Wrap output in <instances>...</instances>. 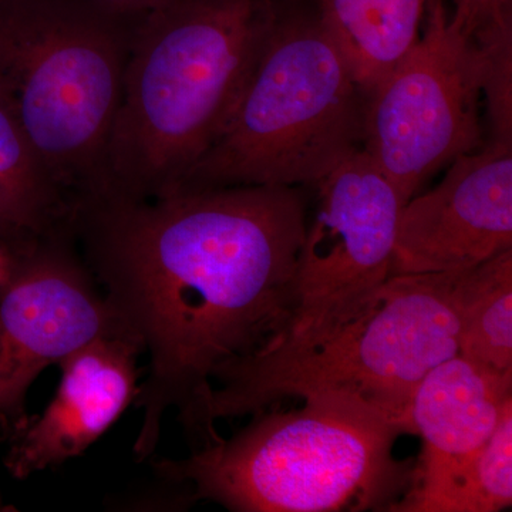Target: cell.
<instances>
[{
	"label": "cell",
	"mask_w": 512,
	"mask_h": 512,
	"mask_svg": "<svg viewBox=\"0 0 512 512\" xmlns=\"http://www.w3.org/2000/svg\"><path fill=\"white\" fill-rule=\"evenodd\" d=\"M450 164L400 210L390 276L467 271L512 248V146L491 141Z\"/></svg>",
	"instance_id": "10"
},
{
	"label": "cell",
	"mask_w": 512,
	"mask_h": 512,
	"mask_svg": "<svg viewBox=\"0 0 512 512\" xmlns=\"http://www.w3.org/2000/svg\"><path fill=\"white\" fill-rule=\"evenodd\" d=\"M103 335L130 333L84 264L70 229L15 249L12 274L0 286V443L28 423V394L37 377Z\"/></svg>",
	"instance_id": "9"
},
{
	"label": "cell",
	"mask_w": 512,
	"mask_h": 512,
	"mask_svg": "<svg viewBox=\"0 0 512 512\" xmlns=\"http://www.w3.org/2000/svg\"><path fill=\"white\" fill-rule=\"evenodd\" d=\"M141 353L133 336L103 335L64 357L55 396L9 440V476L28 480L97 443L136 400Z\"/></svg>",
	"instance_id": "11"
},
{
	"label": "cell",
	"mask_w": 512,
	"mask_h": 512,
	"mask_svg": "<svg viewBox=\"0 0 512 512\" xmlns=\"http://www.w3.org/2000/svg\"><path fill=\"white\" fill-rule=\"evenodd\" d=\"M457 272L392 275L365 315L316 348L285 357H251L217 380L215 421L248 416L288 397L355 394L404 434L424 376L458 355Z\"/></svg>",
	"instance_id": "6"
},
{
	"label": "cell",
	"mask_w": 512,
	"mask_h": 512,
	"mask_svg": "<svg viewBox=\"0 0 512 512\" xmlns=\"http://www.w3.org/2000/svg\"><path fill=\"white\" fill-rule=\"evenodd\" d=\"M458 355L512 377V248L457 272Z\"/></svg>",
	"instance_id": "16"
},
{
	"label": "cell",
	"mask_w": 512,
	"mask_h": 512,
	"mask_svg": "<svg viewBox=\"0 0 512 512\" xmlns=\"http://www.w3.org/2000/svg\"><path fill=\"white\" fill-rule=\"evenodd\" d=\"M301 409L262 410L231 439L151 464L181 505L234 512L387 511L412 464L393 454L404 431L359 396L320 392Z\"/></svg>",
	"instance_id": "3"
},
{
	"label": "cell",
	"mask_w": 512,
	"mask_h": 512,
	"mask_svg": "<svg viewBox=\"0 0 512 512\" xmlns=\"http://www.w3.org/2000/svg\"><path fill=\"white\" fill-rule=\"evenodd\" d=\"M306 211L302 187L286 185L101 197L74 208V244L148 356L134 400L138 461L153 458L168 412L191 451L221 439L211 414L215 383L288 328Z\"/></svg>",
	"instance_id": "1"
},
{
	"label": "cell",
	"mask_w": 512,
	"mask_h": 512,
	"mask_svg": "<svg viewBox=\"0 0 512 512\" xmlns=\"http://www.w3.org/2000/svg\"><path fill=\"white\" fill-rule=\"evenodd\" d=\"M471 39L477 49L491 141L512 146V25L484 30Z\"/></svg>",
	"instance_id": "17"
},
{
	"label": "cell",
	"mask_w": 512,
	"mask_h": 512,
	"mask_svg": "<svg viewBox=\"0 0 512 512\" xmlns=\"http://www.w3.org/2000/svg\"><path fill=\"white\" fill-rule=\"evenodd\" d=\"M94 2L119 12L146 15L150 10L158 8L165 0H94Z\"/></svg>",
	"instance_id": "19"
},
{
	"label": "cell",
	"mask_w": 512,
	"mask_h": 512,
	"mask_svg": "<svg viewBox=\"0 0 512 512\" xmlns=\"http://www.w3.org/2000/svg\"><path fill=\"white\" fill-rule=\"evenodd\" d=\"M365 106L316 9L279 5L227 123L170 192L318 183L362 148Z\"/></svg>",
	"instance_id": "5"
},
{
	"label": "cell",
	"mask_w": 512,
	"mask_h": 512,
	"mask_svg": "<svg viewBox=\"0 0 512 512\" xmlns=\"http://www.w3.org/2000/svg\"><path fill=\"white\" fill-rule=\"evenodd\" d=\"M426 16L419 42L367 97L363 117V151L403 205L481 143L476 45L451 23L446 0H429Z\"/></svg>",
	"instance_id": "8"
},
{
	"label": "cell",
	"mask_w": 512,
	"mask_h": 512,
	"mask_svg": "<svg viewBox=\"0 0 512 512\" xmlns=\"http://www.w3.org/2000/svg\"><path fill=\"white\" fill-rule=\"evenodd\" d=\"M143 16L94 0H0V100L72 212L106 190L111 134Z\"/></svg>",
	"instance_id": "4"
},
{
	"label": "cell",
	"mask_w": 512,
	"mask_h": 512,
	"mask_svg": "<svg viewBox=\"0 0 512 512\" xmlns=\"http://www.w3.org/2000/svg\"><path fill=\"white\" fill-rule=\"evenodd\" d=\"M451 3V23L468 37L512 25V0H451Z\"/></svg>",
	"instance_id": "18"
},
{
	"label": "cell",
	"mask_w": 512,
	"mask_h": 512,
	"mask_svg": "<svg viewBox=\"0 0 512 512\" xmlns=\"http://www.w3.org/2000/svg\"><path fill=\"white\" fill-rule=\"evenodd\" d=\"M13 264H15V249L0 244V286L8 281L12 274Z\"/></svg>",
	"instance_id": "20"
},
{
	"label": "cell",
	"mask_w": 512,
	"mask_h": 512,
	"mask_svg": "<svg viewBox=\"0 0 512 512\" xmlns=\"http://www.w3.org/2000/svg\"><path fill=\"white\" fill-rule=\"evenodd\" d=\"M511 392V376L495 375L460 355L433 367L410 407L413 434L423 440L417 467L458 460L483 447Z\"/></svg>",
	"instance_id": "12"
},
{
	"label": "cell",
	"mask_w": 512,
	"mask_h": 512,
	"mask_svg": "<svg viewBox=\"0 0 512 512\" xmlns=\"http://www.w3.org/2000/svg\"><path fill=\"white\" fill-rule=\"evenodd\" d=\"M72 205L0 100V224L12 248L69 229Z\"/></svg>",
	"instance_id": "15"
},
{
	"label": "cell",
	"mask_w": 512,
	"mask_h": 512,
	"mask_svg": "<svg viewBox=\"0 0 512 512\" xmlns=\"http://www.w3.org/2000/svg\"><path fill=\"white\" fill-rule=\"evenodd\" d=\"M0 244L8 245L9 248H12V241H10L8 231H6L2 224H0Z\"/></svg>",
	"instance_id": "21"
},
{
	"label": "cell",
	"mask_w": 512,
	"mask_h": 512,
	"mask_svg": "<svg viewBox=\"0 0 512 512\" xmlns=\"http://www.w3.org/2000/svg\"><path fill=\"white\" fill-rule=\"evenodd\" d=\"M6 511H16V508H13L12 505L5 504V501H3L2 493H0V512Z\"/></svg>",
	"instance_id": "22"
},
{
	"label": "cell",
	"mask_w": 512,
	"mask_h": 512,
	"mask_svg": "<svg viewBox=\"0 0 512 512\" xmlns=\"http://www.w3.org/2000/svg\"><path fill=\"white\" fill-rule=\"evenodd\" d=\"M296 274V303L282 338L254 357L316 348L365 315L392 271L403 202L363 148L318 183Z\"/></svg>",
	"instance_id": "7"
},
{
	"label": "cell",
	"mask_w": 512,
	"mask_h": 512,
	"mask_svg": "<svg viewBox=\"0 0 512 512\" xmlns=\"http://www.w3.org/2000/svg\"><path fill=\"white\" fill-rule=\"evenodd\" d=\"M512 505V399L490 439L473 454L414 468L392 512H498Z\"/></svg>",
	"instance_id": "14"
},
{
	"label": "cell",
	"mask_w": 512,
	"mask_h": 512,
	"mask_svg": "<svg viewBox=\"0 0 512 512\" xmlns=\"http://www.w3.org/2000/svg\"><path fill=\"white\" fill-rule=\"evenodd\" d=\"M278 9V0H165L141 18L101 197L150 200L180 183L227 123Z\"/></svg>",
	"instance_id": "2"
},
{
	"label": "cell",
	"mask_w": 512,
	"mask_h": 512,
	"mask_svg": "<svg viewBox=\"0 0 512 512\" xmlns=\"http://www.w3.org/2000/svg\"><path fill=\"white\" fill-rule=\"evenodd\" d=\"M429 0H315L365 99L419 42Z\"/></svg>",
	"instance_id": "13"
}]
</instances>
